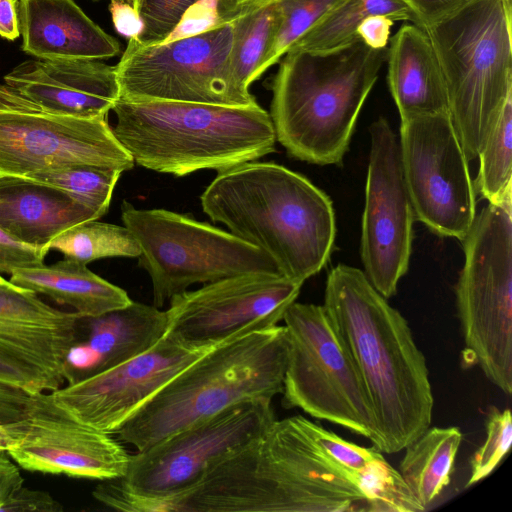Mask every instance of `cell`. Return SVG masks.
<instances>
[{
	"instance_id": "obj_4",
	"label": "cell",
	"mask_w": 512,
	"mask_h": 512,
	"mask_svg": "<svg viewBox=\"0 0 512 512\" xmlns=\"http://www.w3.org/2000/svg\"><path fill=\"white\" fill-rule=\"evenodd\" d=\"M360 39L327 51L289 50L272 82L277 141L298 160L339 165L386 60Z\"/></svg>"
},
{
	"instance_id": "obj_19",
	"label": "cell",
	"mask_w": 512,
	"mask_h": 512,
	"mask_svg": "<svg viewBox=\"0 0 512 512\" xmlns=\"http://www.w3.org/2000/svg\"><path fill=\"white\" fill-rule=\"evenodd\" d=\"M3 80L2 96L54 115L106 118L119 98L115 66L97 59H30Z\"/></svg>"
},
{
	"instance_id": "obj_30",
	"label": "cell",
	"mask_w": 512,
	"mask_h": 512,
	"mask_svg": "<svg viewBox=\"0 0 512 512\" xmlns=\"http://www.w3.org/2000/svg\"><path fill=\"white\" fill-rule=\"evenodd\" d=\"M512 94L495 120L479 154V169L473 181L476 194L488 203L512 197Z\"/></svg>"
},
{
	"instance_id": "obj_47",
	"label": "cell",
	"mask_w": 512,
	"mask_h": 512,
	"mask_svg": "<svg viewBox=\"0 0 512 512\" xmlns=\"http://www.w3.org/2000/svg\"><path fill=\"white\" fill-rule=\"evenodd\" d=\"M23 420L10 424H0V451H8L19 443L23 435Z\"/></svg>"
},
{
	"instance_id": "obj_38",
	"label": "cell",
	"mask_w": 512,
	"mask_h": 512,
	"mask_svg": "<svg viewBox=\"0 0 512 512\" xmlns=\"http://www.w3.org/2000/svg\"><path fill=\"white\" fill-rule=\"evenodd\" d=\"M47 252L23 243L0 228V272L39 267Z\"/></svg>"
},
{
	"instance_id": "obj_21",
	"label": "cell",
	"mask_w": 512,
	"mask_h": 512,
	"mask_svg": "<svg viewBox=\"0 0 512 512\" xmlns=\"http://www.w3.org/2000/svg\"><path fill=\"white\" fill-rule=\"evenodd\" d=\"M87 333L67 356L70 382L129 360L156 344L166 333L165 311L132 300L125 307L97 317L82 318Z\"/></svg>"
},
{
	"instance_id": "obj_16",
	"label": "cell",
	"mask_w": 512,
	"mask_h": 512,
	"mask_svg": "<svg viewBox=\"0 0 512 512\" xmlns=\"http://www.w3.org/2000/svg\"><path fill=\"white\" fill-rule=\"evenodd\" d=\"M369 134L360 255L367 279L388 299L408 271L415 215L396 134L383 117L371 123Z\"/></svg>"
},
{
	"instance_id": "obj_22",
	"label": "cell",
	"mask_w": 512,
	"mask_h": 512,
	"mask_svg": "<svg viewBox=\"0 0 512 512\" xmlns=\"http://www.w3.org/2000/svg\"><path fill=\"white\" fill-rule=\"evenodd\" d=\"M21 48L37 59L104 60L119 42L93 22L74 0H19Z\"/></svg>"
},
{
	"instance_id": "obj_6",
	"label": "cell",
	"mask_w": 512,
	"mask_h": 512,
	"mask_svg": "<svg viewBox=\"0 0 512 512\" xmlns=\"http://www.w3.org/2000/svg\"><path fill=\"white\" fill-rule=\"evenodd\" d=\"M288 342L284 326L258 329L202 354L144 404L116 433L145 450L244 401L282 393Z\"/></svg>"
},
{
	"instance_id": "obj_15",
	"label": "cell",
	"mask_w": 512,
	"mask_h": 512,
	"mask_svg": "<svg viewBox=\"0 0 512 512\" xmlns=\"http://www.w3.org/2000/svg\"><path fill=\"white\" fill-rule=\"evenodd\" d=\"M71 164L122 173L132 169L135 163L106 118L44 113L0 94V174L25 177Z\"/></svg>"
},
{
	"instance_id": "obj_13",
	"label": "cell",
	"mask_w": 512,
	"mask_h": 512,
	"mask_svg": "<svg viewBox=\"0 0 512 512\" xmlns=\"http://www.w3.org/2000/svg\"><path fill=\"white\" fill-rule=\"evenodd\" d=\"M271 403L241 402L137 451L119 483L151 498L189 489L213 462L256 438L276 419Z\"/></svg>"
},
{
	"instance_id": "obj_20",
	"label": "cell",
	"mask_w": 512,
	"mask_h": 512,
	"mask_svg": "<svg viewBox=\"0 0 512 512\" xmlns=\"http://www.w3.org/2000/svg\"><path fill=\"white\" fill-rule=\"evenodd\" d=\"M79 323L74 311L56 309L0 277V357L38 376L50 392L67 378V356Z\"/></svg>"
},
{
	"instance_id": "obj_28",
	"label": "cell",
	"mask_w": 512,
	"mask_h": 512,
	"mask_svg": "<svg viewBox=\"0 0 512 512\" xmlns=\"http://www.w3.org/2000/svg\"><path fill=\"white\" fill-rule=\"evenodd\" d=\"M231 22L232 69L240 84L249 89L278 26V0H246Z\"/></svg>"
},
{
	"instance_id": "obj_24",
	"label": "cell",
	"mask_w": 512,
	"mask_h": 512,
	"mask_svg": "<svg viewBox=\"0 0 512 512\" xmlns=\"http://www.w3.org/2000/svg\"><path fill=\"white\" fill-rule=\"evenodd\" d=\"M389 40L387 83L400 121L449 112L441 68L427 32L404 24Z\"/></svg>"
},
{
	"instance_id": "obj_7",
	"label": "cell",
	"mask_w": 512,
	"mask_h": 512,
	"mask_svg": "<svg viewBox=\"0 0 512 512\" xmlns=\"http://www.w3.org/2000/svg\"><path fill=\"white\" fill-rule=\"evenodd\" d=\"M511 0H469L424 30L446 88L448 110L474 160L512 94Z\"/></svg>"
},
{
	"instance_id": "obj_35",
	"label": "cell",
	"mask_w": 512,
	"mask_h": 512,
	"mask_svg": "<svg viewBox=\"0 0 512 512\" xmlns=\"http://www.w3.org/2000/svg\"><path fill=\"white\" fill-rule=\"evenodd\" d=\"M198 0H129L143 29L135 38L145 46L162 43L175 29L186 11Z\"/></svg>"
},
{
	"instance_id": "obj_5",
	"label": "cell",
	"mask_w": 512,
	"mask_h": 512,
	"mask_svg": "<svg viewBox=\"0 0 512 512\" xmlns=\"http://www.w3.org/2000/svg\"><path fill=\"white\" fill-rule=\"evenodd\" d=\"M113 133L134 163L184 176L218 173L275 151L270 114L258 103L225 106L180 101L115 102Z\"/></svg>"
},
{
	"instance_id": "obj_27",
	"label": "cell",
	"mask_w": 512,
	"mask_h": 512,
	"mask_svg": "<svg viewBox=\"0 0 512 512\" xmlns=\"http://www.w3.org/2000/svg\"><path fill=\"white\" fill-rule=\"evenodd\" d=\"M370 15H384L418 26L415 14L403 0H341L289 50L327 51L344 46L359 39L357 28Z\"/></svg>"
},
{
	"instance_id": "obj_41",
	"label": "cell",
	"mask_w": 512,
	"mask_h": 512,
	"mask_svg": "<svg viewBox=\"0 0 512 512\" xmlns=\"http://www.w3.org/2000/svg\"><path fill=\"white\" fill-rule=\"evenodd\" d=\"M415 14L418 26L425 29L452 13L469 0H403Z\"/></svg>"
},
{
	"instance_id": "obj_18",
	"label": "cell",
	"mask_w": 512,
	"mask_h": 512,
	"mask_svg": "<svg viewBox=\"0 0 512 512\" xmlns=\"http://www.w3.org/2000/svg\"><path fill=\"white\" fill-rule=\"evenodd\" d=\"M23 421L22 438L7 453L27 471L103 481L128 469L131 455L119 439L76 420L50 393L32 395Z\"/></svg>"
},
{
	"instance_id": "obj_12",
	"label": "cell",
	"mask_w": 512,
	"mask_h": 512,
	"mask_svg": "<svg viewBox=\"0 0 512 512\" xmlns=\"http://www.w3.org/2000/svg\"><path fill=\"white\" fill-rule=\"evenodd\" d=\"M401 168L415 218L462 240L476 216V192L449 112L401 121Z\"/></svg>"
},
{
	"instance_id": "obj_14",
	"label": "cell",
	"mask_w": 512,
	"mask_h": 512,
	"mask_svg": "<svg viewBox=\"0 0 512 512\" xmlns=\"http://www.w3.org/2000/svg\"><path fill=\"white\" fill-rule=\"evenodd\" d=\"M302 285L281 274L251 273L186 290L169 301L166 334L186 346L209 349L279 325Z\"/></svg>"
},
{
	"instance_id": "obj_34",
	"label": "cell",
	"mask_w": 512,
	"mask_h": 512,
	"mask_svg": "<svg viewBox=\"0 0 512 512\" xmlns=\"http://www.w3.org/2000/svg\"><path fill=\"white\" fill-rule=\"evenodd\" d=\"M512 443V416L509 409L492 410L486 424V439L470 460L466 488L489 476L508 453Z\"/></svg>"
},
{
	"instance_id": "obj_40",
	"label": "cell",
	"mask_w": 512,
	"mask_h": 512,
	"mask_svg": "<svg viewBox=\"0 0 512 512\" xmlns=\"http://www.w3.org/2000/svg\"><path fill=\"white\" fill-rule=\"evenodd\" d=\"M32 395L20 388L0 383V424L23 420L27 416Z\"/></svg>"
},
{
	"instance_id": "obj_23",
	"label": "cell",
	"mask_w": 512,
	"mask_h": 512,
	"mask_svg": "<svg viewBox=\"0 0 512 512\" xmlns=\"http://www.w3.org/2000/svg\"><path fill=\"white\" fill-rule=\"evenodd\" d=\"M96 215L62 190L23 176L0 174V228L49 252L50 242Z\"/></svg>"
},
{
	"instance_id": "obj_29",
	"label": "cell",
	"mask_w": 512,
	"mask_h": 512,
	"mask_svg": "<svg viewBox=\"0 0 512 512\" xmlns=\"http://www.w3.org/2000/svg\"><path fill=\"white\" fill-rule=\"evenodd\" d=\"M49 250L84 264L106 257H138L139 244L132 232L123 226L87 220L55 237Z\"/></svg>"
},
{
	"instance_id": "obj_17",
	"label": "cell",
	"mask_w": 512,
	"mask_h": 512,
	"mask_svg": "<svg viewBox=\"0 0 512 512\" xmlns=\"http://www.w3.org/2000/svg\"><path fill=\"white\" fill-rule=\"evenodd\" d=\"M212 348L189 347L165 333L143 353L50 394L79 422L115 434L175 375Z\"/></svg>"
},
{
	"instance_id": "obj_11",
	"label": "cell",
	"mask_w": 512,
	"mask_h": 512,
	"mask_svg": "<svg viewBox=\"0 0 512 512\" xmlns=\"http://www.w3.org/2000/svg\"><path fill=\"white\" fill-rule=\"evenodd\" d=\"M232 45V22L150 46L130 38L115 66L119 99L255 105L233 72Z\"/></svg>"
},
{
	"instance_id": "obj_46",
	"label": "cell",
	"mask_w": 512,
	"mask_h": 512,
	"mask_svg": "<svg viewBox=\"0 0 512 512\" xmlns=\"http://www.w3.org/2000/svg\"><path fill=\"white\" fill-rule=\"evenodd\" d=\"M19 0H0V36L9 41L20 36Z\"/></svg>"
},
{
	"instance_id": "obj_48",
	"label": "cell",
	"mask_w": 512,
	"mask_h": 512,
	"mask_svg": "<svg viewBox=\"0 0 512 512\" xmlns=\"http://www.w3.org/2000/svg\"><path fill=\"white\" fill-rule=\"evenodd\" d=\"M1 277V276H0Z\"/></svg>"
},
{
	"instance_id": "obj_8",
	"label": "cell",
	"mask_w": 512,
	"mask_h": 512,
	"mask_svg": "<svg viewBox=\"0 0 512 512\" xmlns=\"http://www.w3.org/2000/svg\"><path fill=\"white\" fill-rule=\"evenodd\" d=\"M455 286L466 359L502 392H512V197L488 203L461 240Z\"/></svg>"
},
{
	"instance_id": "obj_10",
	"label": "cell",
	"mask_w": 512,
	"mask_h": 512,
	"mask_svg": "<svg viewBox=\"0 0 512 512\" xmlns=\"http://www.w3.org/2000/svg\"><path fill=\"white\" fill-rule=\"evenodd\" d=\"M282 321L288 342L282 405L366 437L378 449L368 393L323 305L295 301Z\"/></svg>"
},
{
	"instance_id": "obj_33",
	"label": "cell",
	"mask_w": 512,
	"mask_h": 512,
	"mask_svg": "<svg viewBox=\"0 0 512 512\" xmlns=\"http://www.w3.org/2000/svg\"><path fill=\"white\" fill-rule=\"evenodd\" d=\"M357 476L368 496L370 512H419L426 509L415 498L400 472L383 455Z\"/></svg>"
},
{
	"instance_id": "obj_2",
	"label": "cell",
	"mask_w": 512,
	"mask_h": 512,
	"mask_svg": "<svg viewBox=\"0 0 512 512\" xmlns=\"http://www.w3.org/2000/svg\"><path fill=\"white\" fill-rule=\"evenodd\" d=\"M323 307L368 393L378 450H403L430 427L434 405L426 359L408 322L364 271L342 263L328 273Z\"/></svg>"
},
{
	"instance_id": "obj_44",
	"label": "cell",
	"mask_w": 512,
	"mask_h": 512,
	"mask_svg": "<svg viewBox=\"0 0 512 512\" xmlns=\"http://www.w3.org/2000/svg\"><path fill=\"white\" fill-rule=\"evenodd\" d=\"M116 31L130 38H137L143 29L142 22L129 0H111L109 4Z\"/></svg>"
},
{
	"instance_id": "obj_43",
	"label": "cell",
	"mask_w": 512,
	"mask_h": 512,
	"mask_svg": "<svg viewBox=\"0 0 512 512\" xmlns=\"http://www.w3.org/2000/svg\"><path fill=\"white\" fill-rule=\"evenodd\" d=\"M394 22L393 19L384 15H370L360 23L356 35L370 48L385 49Z\"/></svg>"
},
{
	"instance_id": "obj_45",
	"label": "cell",
	"mask_w": 512,
	"mask_h": 512,
	"mask_svg": "<svg viewBox=\"0 0 512 512\" xmlns=\"http://www.w3.org/2000/svg\"><path fill=\"white\" fill-rule=\"evenodd\" d=\"M24 484L19 466L8 455L0 451V506Z\"/></svg>"
},
{
	"instance_id": "obj_39",
	"label": "cell",
	"mask_w": 512,
	"mask_h": 512,
	"mask_svg": "<svg viewBox=\"0 0 512 512\" xmlns=\"http://www.w3.org/2000/svg\"><path fill=\"white\" fill-rule=\"evenodd\" d=\"M63 506L50 493L20 487L1 506L0 512H59Z\"/></svg>"
},
{
	"instance_id": "obj_25",
	"label": "cell",
	"mask_w": 512,
	"mask_h": 512,
	"mask_svg": "<svg viewBox=\"0 0 512 512\" xmlns=\"http://www.w3.org/2000/svg\"><path fill=\"white\" fill-rule=\"evenodd\" d=\"M9 281L70 306L80 318L97 317L132 302L125 290L93 273L87 264L68 258L49 266L17 269Z\"/></svg>"
},
{
	"instance_id": "obj_26",
	"label": "cell",
	"mask_w": 512,
	"mask_h": 512,
	"mask_svg": "<svg viewBox=\"0 0 512 512\" xmlns=\"http://www.w3.org/2000/svg\"><path fill=\"white\" fill-rule=\"evenodd\" d=\"M461 441L458 427H428L404 448L399 472L423 507L449 485Z\"/></svg>"
},
{
	"instance_id": "obj_31",
	"label": "cell",
	"mask_w": 512,
	"mask_h": 512,
	"mask_svg": "<svg viewBox=\"0 0 512 512\" xmlns=\"http://www.w3.org/2000/svg\"><path fill=\"white\" fill-rule=\"evenodd\" d=\"M121 172L86 164L48 168L25 177L58 188L101 218Z\"/></svg>"
},
{
	"instance_id": "obj_9",
	"label": "cell",
	"mask_w": 512,
	"mask_h": 512,
	"mask_svg": "<svg viewBox=\"0 0 512 512\" xmlns=\"http://www.w3.org/2000/svg\"><path fill=\"white\" fill-rule=\"evenodd\" d=\"M121 218L139 244L138 264L150 276L157 308L193 284L251 273L280 274L255 246L187 215L137 209L124 200Z\"/></svg>"
},
{
	"instance_id": "obj_3",
	"label": "cell",
	"mask_w": 512,
	"mask_h": 512,
	"mask_svg": "<svg viewBox=\"0 0 512 512\" xmlns=\"http://www.w3.org/2000/svg\"><path fill=\"white\" fill-rule=\"evenodd\" d=\"M200 199L213 222L264 252L295 282L320 272L334 249L331 199L277 163L251 161L219 172Z\"/></svg>"
},
{
	"instance_id": "obj_1",
	"label": "cell",
	"mask_w": 512,
	"mask_h": 512,
	"mask_svg": "<svg viewBox=\"0 0 512 512\" xmlns=\"http://www.w3.org/2000/svg\"><path fill=\"white\" fill-rule=\"evenodd\" d=\"M178 512H370L358 476L332 460L301 415L275 419L176 496Z\"/></svg>"
},
{
	"instance_id": "obj_37",
	"label": "cell",
	"mask_w": 512,
	"mask_h": 512,
	"mask_svg": "<svg viewBox=\"0 0 512 512\" xmlns=\"http://www.w3.org/2000/svg\"><path fill=\"white\" fill-rule=\"evenodd\" d=\"M246 0H198L162 42L196 35L225 23H231Z\"/></svg>"
},
{
	"instance_id": "obj_42",
	"label": "cell",
	"mask_w": 512,
	"mask_h": 512,
	"mask_svg": "<svg viewBox=\"0 0 512 512\" xmlns=\"http://www.w3.org/2000/svg\"><path fill=\"white\" fill-rule=\"evenodd\" d=\"M0 383L20 388L30 394L50 392L46 382L25 368L0 357Z\"/></svg>"
},
{
	"instance_id": "obj_36",
	"label": "cell",
	"mask_w": 512,
	"mask_h": 512,
	"mask_svg": "<svg viewBox=\"0 0 512 512\" xmlns=\"http://www.w3.org/2000/svg\"><path fill=\"white\" fill-rule=\"evenodd\" d=\"M302 424L317 445L344 469L359 474L382 456L373 448H365L346 441L330 430L301 416Z\"/></svg>"
},
{
	"instance_id": "obj_32",
	"label": "cell",
	"mask_w": 512,
	"mask_h": 512,
	"mask_svg": "<svg viewBox=\"0 0 512 512\" xmlns=\"http://www.w3.org/2000/svg\"><path fill=\"white\" fill-rule=\"evenodd\" d=\"M341 0H278L279 22L252 83L276 64L291 46Z\"/></svg>"
}]
</instances>
